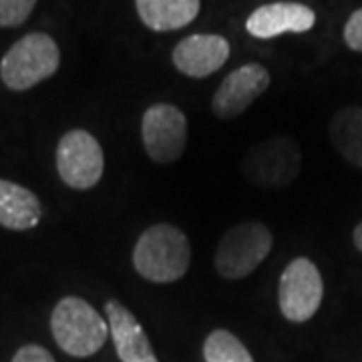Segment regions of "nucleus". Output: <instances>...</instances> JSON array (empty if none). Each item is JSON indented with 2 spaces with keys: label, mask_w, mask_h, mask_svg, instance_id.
<instances>
[{
  "label": "nucleus",
  "mask_w": 362,
  "mask_h": 362,
  "mask_svg": "<svg viewBox=\"0 0 362 362\" xmlns=\"http://www.w3.org/2000/svg\"><path fill=\"white\" fill-rule=\"evenodd\" d=\"M131 259L143 280L171 284L181 280L189 270L192 244L180 228L171 223H156L139 235Z\"/></svg>",
  "instance_id": "nucleus-1"
},
{
  "label": "nucleus",
  "mask_w": 362,
  "mask_h": 362,
  "mask_svg": "<svg viewBox=\"0 0 362 362\" xmlns=\"http://www.w3.org/2000/svg\"><path fill=\"white\" fill-rule=\"evenodd\" d=\"M330 141L354 168L362 169V107H344L330 119Z\"/></svg>",
  "instance_id": "nucleus-15"
},
{
  "label": "nucleus",
  "mask_w": 362,
  "mask_h": 362,
  "mask_svg": "<svg viewBox=\"0 0 362 362\" xmlns=\"http://www.w3.org/2000/svg\"><path fill=\"white\" fill-rule=\"evenodd\" d=\"M171 59L185 77L206 78L230 59V42L221 35H192L175 45Z\"/></svg>",
  "instance_id": "nucleus-10"
},
{
  "label": "nucleus",
  "mask_w": 362,
  "mask_h": 362,
  "mask_svg": "<svg viewBox=\"0 0 362 362\" xmlns=\"http://www.w3.org/2000/svg\"><path fill=\"white\" fill-rule=\"evenodd\" d=\"M352 242H354V247L362 254V221L354 228V232H352Z\"/></svg>",
  "instance_id": "nucleus-20"
},
{
  "label": "nucleus",
  "mask_w": 362,
  "mask_h": 362,
  "mask_svg": "<svg viewBox=\"0 0 362 362\" xmlns=\"http://www.w3.org/2000/svg\"><path fill=\"white\" fill-rule=\"evenodd\" d=\"M135 6L147 28L169 33L192 25L199 14L202 0H135Z\"/></svg>",
  "instance_id": "nucleus-14"
},
{
  "label": "nucleus",
  "mask_w": 362,
  "mask_h": 362,
  "mask_svg": "<svg viewBox=\"0 0 362 362\" xmlns=\"http://www.w3.org/2000/svg\"><path fill=\"white\" fill-rule=\"evenodd\" d=\"M316 25V14L300 2H272L247 16L246 30L256 39H274L286 33H306Z\"/></svg>",
  "instance_id": "nucleus-12"
},
{
  "label": "nucleus",
  "mask_w": 362,
  "mask_h": 362,
  "mask_svg": "<svg viewBox=\"0 0 362 362\" xmlns=\"http://www.w3.org/2000/svg\"><path fill=\"white\" fill-rule=\"evenodd\" d=\"M344 42L349 49L362 52V8L350 14L346 25H344Z\"/></svg>",
  "instance_id": "nucleus-18"
},
{
  "label": "nucleus",
  "mask_w": 362,
  "mask_h": 362,
  "mask_svg": "<svg viewBox=\"0 0 362 362\" xmlns=\"http://www.w3.org/2000/svg\"><path fill=\"white\" fill-rule=\"evenodd\" d=\"M268 87H270V73L266 66L258 63L238 66L221 81L218 90L214 93L211 111L221 121L240 117Z\"/></svg>",
  "instance_id": "nucleus-9"
},
{
  "label": "nucleus",
  "mask_w": 362,
  "mask_h": 362,
  "mask_svg": "<svg viewBox=\"0 0 362 362\" xmlns=\"http://www.w3.org/2000/svg\"><path fill=\"white\" fill-rule=\"evenodd\" d=\"M274 246L270 228L262 221H242L223 233L214 252V266L223 280H244L268 258Z\"/></svg>",
  "instance_id": "nucleus-4"
},
{
  "label": "nucleus",
  "mask_w": 362,
  "mask_h": 362,
  "mask_svg": "<svg viewBox=\"0 0 362 362\" xmlns=\"http://www.w3.org/2000/svg\"><path fill=\"white\" fill-rule=\"evenodd\" d=\"M324 298V282L318 266L308 258L292 259L280 276L278 304L288 322H308Z\"/></svg>",
  "instance_id": "nucleus-7"
},
{
  "label": "nucleus",
  "mask_w": 362,
  "mask_h": 362,
  "mask_svg": "<svg viewBox=\"0 0 362 362\" xmlns=\"http://www.w3.org/2000/svg\"><path fill=\"white\" fill-rule=\"evenodd\" d=\"M105 312H107V324L119 361L159 362L141 322L125 304H121L119 300H107Z\"/></svg>",
  "instance_id": "nucleus-11"
},
{
  "label": "nucleus",
  "mask_w": 362,
  "mask_h": 362,
  "mask_svg": "<svg viewBox=\"0 0 362 362\" xmlns=\"http://www.w3.org/2000/svg\"><path fill=\"white\" fill-rule=\"evenodd\" d=\"M61 65V51L52 37L30 33L18 39L0 61V78L11 90H28L52 77Z\"/></svg>",
  "instance_id": "nucleus-3"
},
{
  "label": "nucleus",
  "mask_w": 362,
  "mask_h": 362,
  "mask_svg": "<svg viewBox=\"0 0 362 362\" xmlns=\"http://www.w3.org/2000/svg\"><path fill=\"white\" fill-rule=\"evenodd\" d=\"M42 220L39 195L28 187L8 180H0V226L13 232L35 230Z\"/></svg>",
  "instance_id": "nucleus-13"
},
{
  "label": "nucleus",
  "mask_w": 362,
  "mask_h": 362,
  "mask_svg": "<svg viewBox=\"0 0 362 362\" xmlns=\"http://www.w3.org/2000/svg\"><path fill=\"white\" fill-rule=\"evenodd\" d=\"M37 0H0V28L21 26L35 11Z\"/></svg>",
  "instance_id": "nucleus-17"
},
{
  "label": "nucleus",
  "mask_w": 362,
  "mask_h": 362,
  "mask_svg": "<svg viewBox=\"0 0 362 362\" xmlns=\"http://www.w3.org/2000/svg\"><path fill=\"white\" fill-rule=\"evenodd\" d=\"M51 332L59 349L75 358H89L103 349L109 324L87 300L65 296L51 314Z\"/></svg>",
  "instance_id": "nucleus-2"
},
{
  "label": "nucleus",
  "mask_w": 362,
  "mask_h": 362,
  "mask_svg": "<svg viewBox=\"0 0 362 362\" xmlns=\"http://www.w3.org/2000/svg\"><path fill=\"white\" fill-rule=\"evenodd\" d=\"M57 171L71 189L85 192L95 187L105 171L101 143L85 129H71L57 145Z\"/></svg>",
  "instance_id": "nucleus-6"
},
{
  "label": "nucleus",
  "mask_w": 362,
  "mask_h": 362,
  "mask_svg": "<svg viewBox=\"0 0 362 362\" xmlns=\"http://www.w3.org/2000/svg\"><path fill=\"white\" fill-rule=\"evenodd\" d=\"M300 169V147L288 135H276L250 147L242 159L246 180L259 187H286L296 181Z\"/></svg>",
  "instance_id": "nucleus-5"
},
{
  "label": "nucleus",
  "mask_w": 362,
  "mask_h": 362,
  "mask_svg": "<svg viewBox=\"0 0 362 362\" xmlns=\"http://www.w3.org/2000/svg\"><path fill=\"white\" fill-rule=\"evenodd\" d=\"M206 362H254L250 350L230 330L218 328L204 340Z\"/></svg>",
  "instance_id": "nucleus-16"
},
{
  "label": "nucleus",
  "mask_w": 362,
  "mask_h": 362,
  "mask_svg": "<svg viewBox=\"0 0 362 362\" xmlns=\"http://www.w3.org/2000/svg\"><path fill=\"white\" fill-rule=\"evenodd\" d=\"M13 362H57L49 350L40 344H25L14 352Z\"/></svg>",
  "instance_id": "nucleus-19"
},
{
  "label": "nucleus",
  "mask_w": 362,
  "mask_h": 362,
  "mask_svg": "<svg viewBox=\"0 0 362 362\" xmlns=\"http://www.w3.org/2000/svg\"><path fill=\"white\" fill-rule=\"evenodd\" d=\"M141 141L151 161L175 163L187 147V117L175 105H151L143 113Z\"/></svg>",
  "instance_id": "nucleus-8"
}]
</instances>
